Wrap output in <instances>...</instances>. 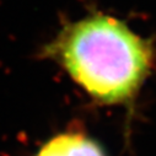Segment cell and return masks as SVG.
<instances>
[{
    "instance_id": "6da1fadb",
    "label": "cell",
    "mask_w": 156,
    "mask_h": 156,
    "mask_svg": "<svg viewBox=\"0 0 156 156\" xmlns=\"http://www.w3.org/2000/svg\"><path fill=\"white\" fill-rule=\"evenodd\" d=\"M42 57L60 65L97 103L127 108L156 65L152 41L101 11L65 22Z\"/></svg>"
},
{
    "instance_id": "7a4b0ae2",
    "label": "cell",
    "mask_w": 156,
    "mask_h": 156,
    "mask_svg": "<svg viewBox=\"0 0 156 156\" xmlns=\"http://www.w3.org/2000/svg\"><path fill=\"white\" fill-rule=\"evenodd\" d=\"M34 156H107L102 146L83 132L69 130L47 140Z\"/></svg>"
}]
</instances>
